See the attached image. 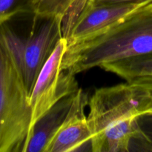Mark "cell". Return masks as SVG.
<instances>
[{"instance_id": "277c9868", "label": "cell", "mask_w": 152, "mask_h": 152, "mask_svg": "<svg viewBox=\"0 0 152 152\" xmlns=\"http://www.w3.org/2000/svg\"><path fill=\"white\" fill-rule=\"evenodd\" d=\"M44 22L27 37L17 34L7 22L0 25V42L8 53L31 95L45 62L62 37V20Z\"/></svg>"}, {"instance_id": "5bb4252c", "label": "cell", "mask_w": 152, "mask_h": 152, "mask_svg": "<svg viewBox=\"0 0 152 152\" xmlns=\"http://www.w3.org/2000/svg\"><path fill=\"white\" fill-rule=\"evenodd\" d=\"M94 3H103V4H116V3L137 2V1H145V0H91Z\"/></svg>"}, {"instance_id": "8992f818", "label": "cell", "mask_w": 152, "mask_h": 152, "mask_svg": "<svg viewBox=\"0 0 152 152\" xmlns=\"http://www.w3.org/2000/svg\"><path fill=\"white\" fill-rule=\"evenodd\" d=\"M66 48L67 41L62 37L37 77L30 95L32 110L31 133L37 120L53 105L62 98L74 94L80 88L75 75L61 69Z\"/></svg>"}, {"instance_id": "7c38bea8", "label": "cell", "mask_w": 152, "mask_h": 152, "mask_svg": "<svg viewBox=\"0 0 152 152\" xmlns=\"http://www.w3.org/2000/svg\"><path fill=\"white\" fill-rule=\"evenodd\" d=\"M129 82L135 83L141 88L143 89L147 96L151 100L152 105V78H137Z\"/></svg>"}, {"instance_id": "ba28073f", "label": "cell", "mask_w": 152, "mask_h": 152, "mask_svg": "<svg viewBox=\"0 0 152 152\" xmlns=\"http://www.w3.org/2000/svg\"><path fill=\"white\" fill-rule=\"evenodd\" d=\"M76 94V93H75ZM74 94L62 98L37 121L24 152H45L70 111Z\"/></svg>"}, {"instance_id": "6da1fadb", "label": "cell", "mask_w": 152, "mask_h": 152, "mask_svg": "<svg viewBox=\"0 0 152 152\" xmlns=\"http://www.w3.org/2000/svg\"><path fill=\"white\" fill-rule=\"evenodd\" d=\"M88 115L93 152H129L142 130L139 120L151 106L143 89L132 82L95 91Z\"/></svg>"}, {"instance_id": "9a60e30c", "label": "cell", "mask_w": 152, "mask_h": 152, "mask_svg": "<svg viewBox=\"0 0 152 152\" xmlns=\"http://www.w3.org/2000/svg\"><path fill=\"white\" fill-rule=\"evenodd\" d=\"M145 116H150V117H152V105L148 108V110L147 111L146 114H145Z\"/></svg>"}, {"instance_id": "30bf717a", "label": "cell", "mask_w": 152, "mask_h": 152, "mask_svg": "<svg viewBox=\"0 0 152 152\" xmlns=\"http://www.w3.org/2000/svg\"><path fill=\"white\" fill-rule=\"evenodd\" d=\"M78 0H34L33 15L35 19H57L62 20Z\"/></svg>"}, {"instance_id": "4fadbf2b", "label": "cell", "mask_w": 152, "mask_h": 152, "mask_svg": "<svg viewBox=\"0 0 152 152\" xmlns=\"http://www.w3.org/2000/svg\"><path fill=\"white\" fill-rule=\"evenodd\" d=\"M144 133L143 151H152V130L145 129L141 127Z\"/></svg>"}, {"instance_id": "7a4b0ae2", "label": "cell", "mask_w": 152, "mask_h": 152, "mask_svg": "<svg viewBox=\"0 0 152 152\" xmlns=\"http://www.w3.org/2000/svg\"><path fill=\"white\" fill-rule=\"evenodd\" d=\"M152 54V1L93 37L67 46L61 69L74 75L134 56Z\"/></svg>"}, {"instance_id": "3957f363", "label": "cell", "mask_w": 152, "mask_h": 152, "mask_svg": "<svg viewBox=\"0 0 152 152\" xmlns=\"http://www.w3.org/2000/svg\"><path fill=\"white\" fill-rule=\"evenodd\" d=\"M31 118L30 94L0 42V152H24Z\"/></svg>"}, {"instance_id": "9c48e42d", "label": "cell", "mask_w": 152, "mask_h": 152, "mask_svg": "<svg viewBox=\"0 0 152 152\" xmlns=\"http://www.w3.org/2000/svg\"><path fill=\"white\" fill-rule=\"evenodd\" d=\"M100 68L116 74L126 82L137 78H152V54L126 58L105 64Z\"/></svg>"}, {"instance_id": "8fae6325", "label": "cell", "mask_w": 152, "mask_h": 152, "mask_svg": "<svg viewBox=\"0 0 152 152\" xmlns=\"http://www.w3.org/2000/svg\"><path fill=\"white\" fill-rule=\"evenodd\" d=\"M34 0H0V25L19 15L32 13Z\"/></svg>"}, {"instance_id": "52a82bcc", "label": "cell", "mask_w": 152, "mask_h": 152, "mask_svg": "<svg viewBox=\"0 0 152 152\" xmlns=\"http://www.w3.org/2000/svg\"><path fill=\"white\" fill-rule=\"evenodd\" d=\"M88 101L87 94L79 88L66 118L45 152L92 151L91 133L85 113Z\"/></svg>"}, {"instance_id": "5b68a950", "label": "cell", "mask_w": 152, "mask_h": 152, "mask_svg": "<svg viewBox=\"0 0 152 152\" xmlns=\"http://www.w3.org/2000/svg\"><path fill=\"white\" fill-rule=\"evenodd\" d=\"M152 0L103 4L78 0L64 16L62 37L67 46L83 42L132 14Z\"/></svg>"}]
</instances>
